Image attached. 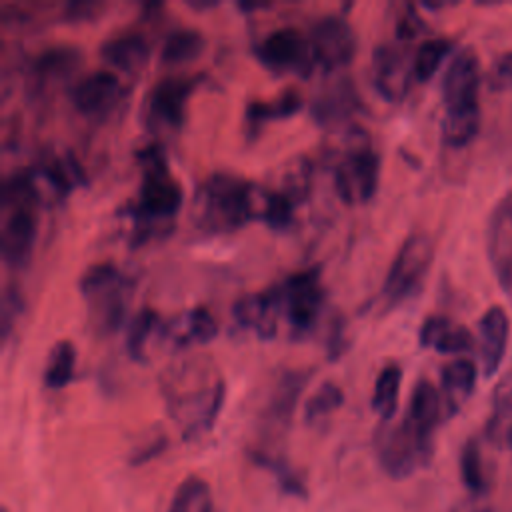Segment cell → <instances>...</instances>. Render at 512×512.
I'll use <instances>...</instances> for the list:
<instances>
[{"mask_svg":"<svg viewBox=\"0 0 512 512\" xmlns=\"http://www.w3.org/2000/svg\"><path fill=\"white\" fill-rule=\"evenodd\" d=\"M4 512H8V510H4Z\"/></svg>","mask_w":512,"mask_h":512,"instance_id":"cell-48","label":"cell"},{"mask_svg":"<svg viewBox=\"0 0 512 512\" xmlns=\"http://www.w3.org/2000/svg\"><path fill=\"white\" fill-rule=\"evenodd\" d=\"M486 248L502 290L512 292V196L500 200L488 220Z\"/></svg>","mask_w":512,"mask_h":512,"instance_id":"cell-13","label":"cell"},{"mask_svg":"<svg viewBox=\"0 0 512 512\" xmlns=\"http://www.w3.org/2000/svg\"><path fill=\"white\" fill-rule=\"evenodd\" d=\"M198 76H166L154 82L142 102V116L148 128L166 130L178 128L184 118V106Z\"/></svg>","mask_w":512,"mask_h":512,"instance_id":"cell-8","label":"cell"},{"mask_svg":"<svg viewBox=\"0 0 512 512\" xmlns=\"http://www.w3.org/2000/svg\"><path fill=\"white\" fill-rule=\"evenodd\" d=\"M280 296V306L294 332H308L324 302V290L320 284L318 268H306L290 274L280 286H276Z\"/></svg>","mask_w":512,"mask_h":512,"instance_id":"cell-7","label":"cell"},{"mask_svg":"<svg viewBox=\"0 0 512 512\" xmlns=\"http://www.w3.org/2000/svg\"><path fill=\"white\" fill-rule=\"evenodd\" d=\"M122 92L118 76L108 68L80 76L70 88V102L82 114H100L112 108Z\"/></svg>","mask_w":512,"mask_h":512,"instance_id":"cell-16","label":"cell"},{"mask_svg":"<svg viewBox=\"0 0 512 512\" xmlns=\"http://www.w3.org/2000/svg\"><path fill=\"white\" fill-rule=\"evenodd\" d=\"M360 108V94L354 82L346 76L322 86L310 100V114L320 126L344 122Z\"/></svg>","mask_w":512,"mask_h":512,"instance_id":"cell-17","label":"cell"},{"mask_svg":"<svg viewBox=\"0 0 512 512\" xmlns=\"http://www.w3.org/2000/svg\"><path fill=\"white\" fill-rule=\"evenodd\" d=\"M124 290H126V280L124 276L88 296V310H90V320L94 322V330L98 334H110L114 332L126 314V304H124Z\"/></svg>","mask_w":512,"mask_h":512,"instance_id":"cell-23","label":"cell"},{"mask_svg":"<svg viewBox=\"0 0 512 512\" xmlns=\"http://www.w3.org/2000/svg\"><path fill=\"white\" fill-rule=\"evenodd\" d=\"M164 334L172 340L176 348L190 344H206L218 334V322L206 306H194L182 316L174 318Z\"/></svg>","mask_w":512,"mask_h":512,"instance_id":"cell-24","label":"cell"},{"mask_svg":"<svg viewBox=\"0 0 512 512\" xmlns=\"http://www.w3.org/2000/svg\"><path fill=\"white\" fill-rule=\"evenodd\" d=\"M74 366H76V348L70 340H58L46 356L42 380L46 388H64L72 376H74Z\"/></svg>","mask_w":512,"mask_h":512,"instance_id":"cell-29","label":"cell"},{"mask_svg":"<svg viewBox=\"0 0 512 512\" xmlns=\"http://www.w3.org/2000/svg\"><path fill=\"white\" fill-rule=\"evenodd\" d=\"M346 346H348V340L344 336V322H342V318H334L330 324V330H328V338H326L328 358L330 360L340 358L344 354Z\"/></svg>","mask_w":512,"mask_h":512,"instance_id":"cell-42","label":"cell"},{"mask_svg":"<svg viewBox=\"0 0 512 512\" xmlns=\"http://www.w3.org/2000/svg\"><path fill=\"white\" fill-rule=\"evenodd\" d=\"M302 108V96L294 88H286L274 100H252L246 106V116L252 124H260L264 120H276L296 114Z\"/></svg>","mask_w":512,"mask_h":512,"instance_id":"cell-33","label":"cell"},{"mask_svg":"<svg viewBox=\"0 0 512 512\" xmlns=\"http://www.w3.org/2000/svg\"><path fill=\"white\" fill-rule=\"evenodd\" d=\"M96 8H98V4H94V2H70L66 6V18L80 20V18L92 16L96 12Z\"/></svg>","mask_w":512,"mask_h":512,"instance_id":"cell-46","label":"cell"},{"mask_svg":"<svg viewBox=\"0 0 512 512\" xmlns=\"http://www.w3.org/2000/svg\"><path fill=\"white\" fill-rule=\"evenodd\" d=\"M206 48V38L198 28L170 30L160 46V58L166 64H180L198 58Z\"/></svg>","mask_w":512,"mask_h":512,"instance_id":"cell-27","label":"cell"},{"mask_svg":"<svg viewBox=\"0 0 512 512\" xmlns=\"http://www.w3.org/2000/svg\"><path fill=\"white\" fill-rule=\"evenodd\" d=\"M168 512H212V494L208 484L198 476L182 480L172 496Z\"/></svg>","mask_w":512,"mask_h":512,"instance_id":"cell-35","label":"cell"},{"mask_svg":"<svg viewBox=\"0 0 512 512\" xmlns=\"http://www.w3.org/2000/svg\"><path fill=\"white\" fill-rule=\"evenodd\" d=\"M512 424V374H508L494 390L492 416L486 424V434L492 442L502 444L508 426Z\"/></svg>","mask_w":512,"mask_h":512,"instance_id":"cell-37","label":"cell"},{"mask_svg":"<svg viewBox=\"0 0 512 512\" xmlns=\"http://www.w3.org/2000/svg\"><path fill=\"white\" fill-rule=\"evenodd\" d=\"M254 52L262 64L276 72L290 70L298 74H308L316 64L310 40L294 26H282L268 32L254 46Z\"/></svg>","mask_w":512,"mask_h":512,"instance_id":"cell-10","label":"cell"},{"mask_svg":"<svg viewBox=\"0 0 512 512\" xmlns=\"http://www.w3.org/2000/svg\"><path fill=\"white\" fill-rule=\"evenodd\" d=\"M282 312L280 296L276 286L268 288L264 292H250L232 304V316L234 320L256 332L260 338H274L278 330V314Z\"/></svg>","mask_w":512,"mask_h":512,"instance_id":"cell-15","label":"cell"},{"mask_svg":"<svg viewBox=\"0 0 512 512\" xmlns=\"http://www.w3.org/2000/svg\"><path fill=\"white\" fill-rule=\"evenodd\" d=\"M480 130V110L444 112L440 124V136L446 146L462 148L470 144Z\"/></svg>","mask_w":512,"mask_h":512,"instance_id":"cell-32","label":"cell"},{"mask_svg":"<svg viewBox=\"0 0 512 512\" xmlns=\"http://www.w3.org/2000/svg\"><path fill=\"white\" fill-rule=\"evenodd\" d=\"M224 390L222 378L206 382L196 390L164 388L168 410L182 428L184 438H196L212 428L224 402Z\"/></svg>","mask_w":512,"mask_h":512,"instance_id":"cell-6","label":"cell"},{"mask_svg":"<svg viewBox=\"0 0 512 512\" xmlns=\"http://www.w3.org/2000/svg\"><path fill=\"white\" fill-rule=\"evenodd\" d=\"M402 382V368L398 364H386L378 372L372 390V410L382 418L390 420L398 408V392Z\"/></svg>","mask_w":512,"mask_h":512,"instance_id":"cell-28","label":"cell"},{"mask_svg":"<svg viewBox=\"0 0 512 512\" xmlns=\"http://www.w3.org/2000/svg\"><path fill=\"white\" fill-rule=\"evenodd\" d=\"M482 374L494 376L506 356L510 340V318L502 306H490L478 320Z\"/></svg>","mask_w":512,"mask_h":512,"instance_id":"cell-18","label":"cell"},{"mask_svg":"<svg viewBox=\"0 0 512 512\" xmlns=\"http://www.w3.org/2000/svg\"><path fill=\"white\" fill-rule=\"evenodd\" d=\"M306 380H308V374L290 370L276 382V388L266 406V418L270 420L272 426L284 428L290 422L294 406L300 398V392H302Z\"/></svg>","mask_w":512,"mask_h":512,"instance_id":"cell-26","label":"cell"},{"mask_svg":"<svg viewBox=\"0 0 512 512\" xmlns=\"http://www.w3.org/2000/svg\"><path fill=\"white\" fill-rule=\"evenodd\" d=\"M120 278H122V272L116 268V264H112V262H96V264L88 266L82 272V276L78 280V290H80L82 296H88L94 290L104 288V286H108V284H112V282H116Z\"/></svg>","mask_w":512,"mask_h":512,"instance_id":"cell-40","label":"cell"},{"mask_svg":"<svg viewBox=\"0 0 512 512\" xmlns=\"http://www.w3.org/2000/svg\"><path fill=\"white\" fill-rule=\"evenodd\" d=\"M292 198L286 192L266 190L258 194V206H256V218L266 222L272 228H284L292 220Z\"/></svg>","mask_w":512,"mask_h":512,"instance_id":"cell-38","label":"cell"},{"mask_svg":"<svg viewBox=\"0 0 512 512\" xmlns=\"http://www.w3.org/2000/svg\"><path fill=\"white\" fill-rule=\"evenodd\" d=\"M432 258L434 242L428 234L414 232L402 242L382 284V296L390 308L398 306L420 288Z\"/></svg>","mask_w":512,"mask_h":512,"instance_id":"cell-4","label":"cell"},{"mask_svg":"<svg viewBox=\"0 0 512 512\" xmlns=\"http://www.w3.org/2000/svg\"><path fill=\"white\" fill-rule=\"evenodd\" d=\"M418 340L420 346L432 348L440 354H464L474 346L472 332L464 324H458L440 314L424 318L418 330Z\"/></svg>","mask_w":512,"mask_h":512,"instance_id":"cell-19","label":"cell"},{"mask_svg":"<svg viewBox=\"0 0 512 512\" xmlns=\"http://www.w3.org/2000/svg\"><path fill=\"white\" fill-rule=\"evenodd\" d=\"M342 144V156L334 166V188L346 204L366 202L378 188L380 156L362 126H352Z\"/></svg>","mask_w":512,"mask_h":512,"instance_id":"cell-3","label":"cell"},{"mask_svg":"<svg viewBox=\"0 0 512 512\" xmlns=\"http://www.w3.org/2000/svg\"><path fill=\"white\" fill-rule=\"evenodd\" d=\"M460 478L474 496H482L490 488V472L476 438H470L460 450Z\"/></svg>","mask_w":512,"mask_h":512,"instance_id":"cell-30","label":"cell"},{"mask_svg":"<svg viewBox=\"0 0 512 512\" xmlns=\"http://www.w3.org/2000/svg\"><path fill=\"white\" fill-rule=\"evenodd\" d=\"M344 402V392L342 388L332 382V380H326L322 382L306 400L304 404V420L306 424L314 426V424H320L322 420H326L332 412H336Z\"/></svg>","mask_w":512,"mask_h":512,"instance_id":"cell-36","label":"cell"},{"mask_svg":"<svg viewBox=\"0 0 512 512\" xmlns=\"http://www.w3.org/2000/svg\"><path fill=\"white\" fill-rule=\"evenodd\" d=\"M150 46L140 32H118L100 44V58L122 72H136L146 66Z\"/></svg>","mask_w":512,"mask_h":512,"instance_id":"cell-22","label":"cell"},{"mask_svg":"<svg viewBox=\"0 0 512 512\" xmlns=\"http://www.w3.org/2000/svg\"><path fill=\"white\" fill-rule=\"evenodd\" d=\"M478 368L474 360L458 356L446 362L440 370V394L444 402V416H454L466 400L472 396L476 386Z\"/></svg>","mask_w":512,"mask_h":512,"instance_id":"cell-20","label":"cell"},{"mask_svg":"<svg viewBox=\"0 0 512 512\" xmlns=\"http://www.w3.org/2000/svg\"><path fill=\"white\" fill-rule=\"evenodd\" d=\"M160 324L158 312L150 306L140 308L130 320H128V328H126V352L132 360L136 362H144L146 360V344L150 340V336L156 332Z\"/></svg>","mask_w":512,"mask_h":512,"instance_id":"cell-31","label":"cell"},{"mask_svg":"<svg viewBox=\"0 0 512 512\" xmlns=\"http://www.w3.org/2000/svg\"><path fill=\"white\" fill-rule=\"evenodd\" d=\"M424 28L422 18L416 14V10L412 6L406 8V12L398 18V36L402 40H410L416 34H420V30Z\"/></svg>","mask_w":512,"mask_h":512,"instance_id":"cell-43","label":"cell"},{"mask_svg":"<svg viewBox=\"0 0 512 512\" xmlns=\"http://www.w3.org/2000/svg\"><path fill=\"white\" fill-rule=\"evenodd\" d=\"M444 416V402L440 390L428 380L420 378L410 392L404 420L420 434L434 438V430Z\"/></svg>","mask_w":512,"mask_h":512,"instance_id":"cell-21","label":"cell"},{"mask_svg":"<svg viewBox=\"0 0 512 512\" xmlns=\"http://www.w3.org/2000/svg\"><path fill=\"white\" fill-rule=\"evenodd\" d=\"M136 156L142 166V182L126 216L134 222L130 240L144 242L154 232L162 234V226H170L172 216L182 204V186L170 176L164 152L158 144L144 146Z\"/></svg>","mask_w":512,"mask_h":512,"instance_id":"cell-1","label":"cell"},{"mask_svg":"<svg viewBox=\"0 0 512 512\" xmlns=\"http://www.w3.org/2000/svg\"><path fill=\"white\" fill-rule=\"evenodd\" d=\"M258 188L228 172L208 174L196 190L192 218L210 234L230 232L256 218Z\"/></svg>","mask_w":512,"mask_h":512,"instance_id":"cell-2","label":"cell"},{"mask_svg":"<svg viewBox=\"0 0 512 512\" xmlns=\"http://www.w3.org/2000/svg\"><path fill=\"white\" fill-rule=\"evenodd\" d=\"M80 58H82V52L76 46H70V44L46 46L30 62L32 76L38 82L62 80L76 70V66L80 64Z\"/></svg>","mask_w":512,"mask_h":512,"instance_id":"cell-25","label":"cell"},{"mask_svg":"<svg viewBox=\"0 0 512 512\" xmlns=\"http://www.w3.org/2000/svg\"><path fill=\"white\" fill-rule=\"evenodd\" d=\"M494 82L500 88L512 86V52L498 58V62L494 66Z\"/></svg>","mask_w":512,"mask_h":512,"instance_id":"cell-45","label":"cell"},{"mask_svg":"<svg viewBox=\"0 0 512 512\" xmlns=\"http://www.w3.org/2000/svg\"><path fill=\"white\" fill-rule=\"evenodd\" d=\"M310 48L314 62L328 72L344 68L356 54V34L340 14H324L310 28Z\"/></svg>","mask_w":512,"mask_h":512,"instance_id":"cell-9","label":"cell"},{"mask_svg":"<svg viewBox=\"0 0 512 512\" xmlns=\"http://www.w3.org/2000/svg\"><path fill=\"white\" fill-rule=\"evenodd\" d=\"M452 46H454V42L446 36H434V38H426L424 42H420L414 52V58H412L414 78L420 82L430 80L438 72L444 58L450 54Z\"/></svg>","mask_w":512,"mask_h":512,"instance_id":"cell-34","label":"cell"},{"mask_svg":"<svg viewBox=\"0 0 512 512\" xmlns=\"http://www.w3.org/2000/svg\"><path fill=\"white\" fill-rule=\"evenodd\" d=\"M370 80L382 98L402 100L410 90V82L416 80L412 60L398 44H378L372 52Z\"/></svg>","mask_w":512,"mask_h":512,"instance_id":"cell-12","label":"cell"},{"mask_svg":"<svg viewBox=\"0 0 512 512\" xmlns=\"http://www.w3.org/2000/svg\"><path fill=\"white\" fill-rule=\"evenodd\" d=\"M480 58L474 48H460L442 76L444 112L480 110Z\"/></svg>","mask_w":512,"mask_h":512,"instance_id":"cell-11","label":"cell"},{"mask_svg":"<svg viewBox=\"0 0 512 512\" xmlns=\"http://www.w3.org/2000/svg\"><path fill=\"white\" fill-rule=\"evenodd\" d=\"M22 298H20V292L14 290L12 286H8L4 290V296H2V314H0V324H2V338L6 340L8 334H10V328H12V322L16 320L18 312L22 310Z\"/></svg>","mask_w":512,"mask_h":512,"instance_id":"cell-41","label":"cell"},{"mask_svg":"<svg viewBox=\"0 0 512 512\" xmlns=\"http://www.w3.org/2000/svg\"><path fill=\"white\" fill-rule=\"evenodd\" d=\"M376 452L384 472L396 480L426 466L434 452V438L414 430L404 418L396 426H384L376 438Z\"/></svg>","mask_w":512,"mask_h":512,"instance_id":"cell-5","label":"cell"},{"mask_svg":"<svg viewBox=\"0 0 512 512\" xmlns=\"http://www.w3.org/2000/svg\"><path fill=\"white\" fill-rule=\"evenodd\" d=\"M164 448H166V438H164V436H158V438H154V440L146 442L144 446L136 448V450H134V454L130 456V464H132V466L146 464L148 460L156 458Z\"/></svg>","mask_w":512,"mask_h":512,"instance_id":"cell-44","label":"cell"},{"mask_svg":"<svg viewBox=\"0 0 512 512\" xmlns=\"http://www.w3.org/2000/svg\"><path fill=\"white\" fill-rule=\"evenodd\" d=\"M250 458L254 460V464L270 470L274 476H276V482L278 486L290 494V496H304L306 494V488H304V480L298 476L296 470L290 468L288 462H284L282 458H276L272 454H266V452H252Z\"/></svg>","mask_w":512,"mask_h":512,"instance_id":"cell-39","label":"cell"},{"mask_svg":"<svg viewBox=\"0 0 512 512\" xmlns=\"http://www.w3.org/2000/svg\"><path fill=\"white\" fill-rule=\"evenodd\" d=\"M36 240V216L34 206L18 204L6 208V216L0 230V250L2 258L10 266H22L30 254Z\"/></svg>","mask_w":512,"mask_h":512,"instance_id":"cell-14","label":"cell"},{"mask_svg":"<svg viewBox=\"0 0 512 512\" xmlns=\"http://www.w3.org/2000/svg\"><path fill=\"white\" fill-rule=\"evenodd\" d=\"M452 512H494L492 508H488V506H476V504H460V506H456Z\"/></svg>","mask_w":512,"mask_h":512,"instance_id":"cell-47","label":"cell"}]
</instances>
